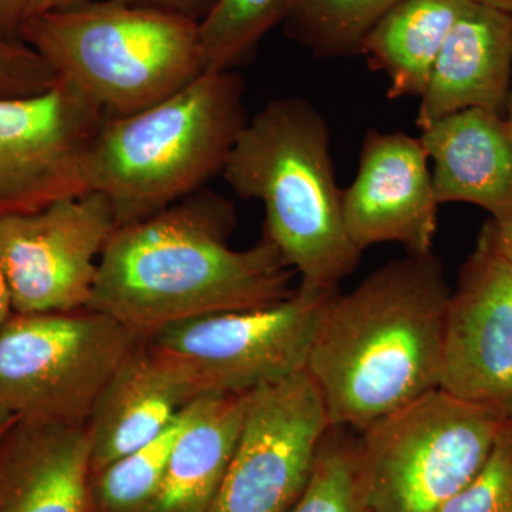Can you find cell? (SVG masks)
<instances>
[{
    "label": "cell",
    "instance_id": "cell-4",
    "mask_svg": "<svg viewBox=\"0 0 512 512\" xmlns=\"http://www.w3.org/2000/svg\"><path fill=\"white\" fill-rule=\"evenodd\" d=\"M235 70L205 72L147 109L107 119L87 157V185L110 201L117 228L153 217L222 174L248 123Z\"/></svg>",
    "mask_w": 512,
    "mask_h": 512
},
{
    "label": "cell",
    "instance_id": "cell-18",
    "mask_svg": "<svg viewBox=\"0 0 512 512\" xmlns=\"http://www.w3.org/2000/svg\"><path fill=\"white\" fill-rule=\"evenodd\" d=\"M247 397L214 394L191 403L147 512H210L237 446Z\"/></svg>",
    "mask_w": 512,
    "mask_h": 512
},
{
    "label": "cell",
    "instance_id": "cell-23",
    "mask_svg": "<svg viewBox=\"0 0 512 512\" xmlns=\"http://www.w3.org/2000/svg\"><path fill=\"white\" fill-rule=\"evenodd\" d=\"M356 433L346 427H329L305 490L286 512H366Z\"/></svg>",
    "mask_w": 512,
    "mask_h": 512
},
{
    "label": "cell",
    "instance_id": "cell-30",
    "mask_svg": "<svg viewBox=\"0 0 512 512\" xmlns=\"http://www.w3.org/2000/svg\"><path fill=\"white\" fill-rule=\"evenodd\" d=\"M13 313L15 311H13L12 293H10L8 278L0 264V329L8 323Z\"/></svg>",
    "mask_w": 512,
    "mask_h": 512
},
{
    "label": "cell",
    "instance_id": "cell-22",
    "mask_svg": "<svg viewBox=\"0 0 512 512\" xmlns=\"http://www.w3.org/2000/svg\"><path fill=\"white\" fill-rule=\"evenodd\" d=\"M190 406L185 407L180 417L156 440L92 474L90 512L150 510L163 483L171 448L190 414Z\"/></svg>",
    "mask_w": 512,
    "mask_h": 512
},
{
    "label": "cell",
    "instance_id": "cell-14",
    "mask_svg": "<svg viewBox=\"0 0 512 512\" xmlns=\"http://www.w3.org/2000/svg\"><path fill=\"white\" fill-rule=\"evenodd\" d=\"M87 424L18 417L0 439V512H90Z\"/></svg>",
    "mask_w": 512,
    "mask_h": 512
},
{
    "label": "cell",
    "instance_id": "cell-8",
    "mask_svg": "<svg viewBox=\"0 0 512 512\" xmlns=\"http://www.w3.org/2000/svg\"><path fill=\"white\" fill-rule=\"evenodd\" d=\"M338 292L299 285L274 305L181 320L146 342L197 399L249 393L305 372L320 319Z\"/></svg>",
    "mask_w": 512,
    "mask_h": 512
},
{
    "label": "cell",
    "instance_id": "cell-19",
    "mask_svg": "<svg viewBox=\"0 0 512 512\" xmlns=\"http://www.w3.org/2000/svg\"><path fill=\"white\" fill-rule=\"evenodd\" d=\"M474 0H400L367 33L362 55L389 77V99L426 92L441 47Z\"/></svg>",
    "mask_w": 512,
    "mask_h": 512
},
{
    "label": "cell",
    "instance_id": "cell-24",
    "mask_svg": "<svg viewBox=\"0 0 512 512\" xmlns=\"http://www.w3.org/2000/svg\"><path fill=\"white\" fill-rule=\"evenodd\" d=\"M437 512H512V417L476 477Z\"/></svg>",
    "mask_w": 512,
    "mask_h": 512
},
{
    "label": "cell",
    "instance_id": "cell-29",
    "mask_svg": "<svg viewBox=\"0 0 512 512\" xmlns=\"http://www.w3.org/2000/svg\"><path fill=\"white\" fill-rule=\"evenodd\" d=\"M87 0H32L29 6L28 19L42 13L55 12V10L72 8ZM26 19V20H28Z\"/></svg>",
    "mask_w": 512,
    "mask_h": 512
},
{
    "label": "cell",
    "instance_id": "cell-27",
    "mask_svg": "<svg viewBox=\"0 0 512 512\" xmlns=\"http://www.w3.org/2000/svg\"><path fill=\"white\" fill-rule=\"evenodd\" d=\"M30 2L32 0H0V37L22 40L20 32L28 19Z\"/></svg>",
    "mask_w": 512,
    "mask_h": 512
},
{
    "label": "cell",
    "instance_id": "cell-16",
    "mask_svg": "<svg viewBox=\"0 0 512 512\" xmlns=\"http://www.w3.org/2000/svg\"><path fill=\"white\" fill-rule=\"evenodd\" d=\"M441 204L466 202L493 215L512 210V126L503 114L470 109L421 130Z\"/></svg>",
    "mask_w": 512,
    "mask_h": 512
},
{
    "label": "cell",
    "instance_id": "cell-26",
    "mask_svg": "<svg viewBox=\"0 0 512 512\" xmlns=\"http://www.w3.org/2000/svg\"><path fill=\"white\" fill-rule=\"evenodd\" d=\"M120 2L200 23L217 5L218 0H120Z\"/></svg>",
    "mask_w": 512,
    "mask_h": 512
},
{
    "label": "cell",
    "instance_id": "cell-9",
    "mask_svg": "<svg viewBox=\"0 0 512 512\" xmlns=\"http://www.w3.org/2000/svg\"><path fill=\"white\" fill-rule=\"evenodd\" d=\"M330 423L308 372L248 393L227 474L210 512H286L305 490Z\"/></svg>",
    "mask_w": 512,
    "mask_h": 512
},
{
    "label": "cell",
    "instance_id": "cell-2",
    "mask_svg": "<svg viewBox=\"0 0 512 512\" xmlns=\"http://www.w3.org/2000/svg\"><path fill=\"white\" fill-rule=\"evenodd\" d=\"M450 295L430 252L394 259L330 299L306 367L330 426L366 429L440 389Z\"/></svg>",
    "mask_w": 512,
    "mask_h": 512
},
{
    "label": "cell",
    "instance_id": "cell-10",
    "mask_svg": "<svg viewBox=\"0 0 512 512\" xmlns=\"http://www.w3.org/2000/svg\"><path fill=\"white\" fill-rule=\"evenodd\" d=\"M116 229L110 201L97 191L63 198L42 210L0 217V264L13 311L87 308L101 254Z\"/></svg>",
    "mask_w": 512,
    "mask_h": 512
},
{
    "label": "cell",
    "instance_id": "cell-5",
    "mask_svg": "<svg viewBox=\"0 0 512 512\" xmlns=\"http://www.w3.org/2000/svg\"><path fill=\"white\" fill-rule=\"evenodd\" d=\"M20 39L107 119L154 106L204 73L197 22L120 0L32 16Z\"/></svg>",
    "mask_w": 512,
    "mask_h": 512
},
{
    "label": "cell",
    "instance_id": "cell-6",
    "mask_svg": "<svg viewBox=\"0 0 512 512\" xmlns=\"http://www.w3.org/2000/svg\"><path fill=\"white\" fill-rule=\"evenodd\" d=\"M511 417L436 389L357 431L366 512H437L466 487Z\"/></svg>",
    "mask_w": 512,
    "mask_h": 512
},
{
    "label": "cell",
    "instance_id": "cell-15",
    "mask_svg": "<svg viewBox=\"0 0 512 512\" xmlns=\"http://www.w3.org/2000/svg\"><path fill=\"white\" fill-rule=\"evenodd\" d=\"M512 77V15L473 2L441 47L426 92L420 97L416 124L481 109L507 110Z\"/></svg>",
    "mask_w": 512,
    "mask_h": 512
},
{
    "label": "cell",
    "instance_id": "cell-11",
    "mask_svg": "<svg viewBox=\"0 0 512 512\" xmlns=\"http://www.w3.org/2000/svg\"><path fill=\"white\" fill-rule=\"evenodd\" d=\"M107 117L72 83L0 99V217L89 191L87 157Z\"/></svg>",
    "mask_w": 512,
    "mask_h": 512
},
{
    "label": "cell",
    "instance_id": "cell-33",
    "mask_svg": "<svg viewBox=\"0 0 512 512\" xmlns=\"http://www.w3.org/2000/svg\"><path fill=\"white\" fill-rule=\"evenodd\" d=\"M505 113H507V116H505V119H507L508 123H510L512 126V77H511L510 94H508L507 110H505Z\"/></svg>",
    "mask_w": 512,
    "mask_h": 512
},
{
    "label": "cell",
    "instance_id": "cell-7",
    "mask_svg": "<svg viewBox=\"0 0 512 512\" xmlns=\"http://www.w3.org/2000/svg\"><path fill=\"white\" fill-rule=\"evenodd\" d=\"M143 336L104 313H13L0 329V406L18 417L87 424Z\"/></svg>",
    "mask_w": 512,
    "mask_h": 512
},
{
    "label": "cell",
    "instance_id": "cell-3",
    "mask_svg": "<svg viewBox=\"0 0 512 512\" xmlns=\"http://www.w3.org/2000/svg\"><path fill=\"white\" fill-rule=\"evenodd\" d=\"M222 177L265 207L266 238L301 285L339 291L363 252L346 231L328 121L303 97L272 100L239 134Z\"/></svg>",
    "mask_w": 512,
    "mask_h": 512
},
{
    "label": "cell",
    "instance_id": "cell-12",
    "mask_svg": "<svg viewBox=\"0 0 512 512\" xmlns=\"http://www.w3.org/2000/svg\"><path fill=\"white\" fill-rule=\"evenodd\" d=\"M440 389L512 417V265L483 231L448 301Z\"/></svg>",
    "mask_w": 512,
    "mask_h": 512
},
{
    "label": "cell",
    "instance_id": "cell-31",
    "mask_svg": "<svg viewBox=\"0 0 512 512\" xmlns=\"http://www.w3.org/2000/svg\"><path fill=\"white\" fill-rule=\"evenodd\" d=\"M18 419L16 414L9 412L5 407L0 406V439L5 436L6 431L9 430V427L15 423V420Z\"/></svg>",
    "mask_w": 512,
    "mask_h": 512
},
{
    "label": "cell",
    "instance_id": "cell-20",
    "mask_svg": "<svg viewBox=\"0 0 512 512\" xmlns=\"http://www.w3.org/2000/svg\"><path fill=\"white\" fill-rule=\"evenodd\" d=\"M400 0H293L285 19L292 40L326 59L362 55L367 33Z\"/></svg>",
    "mask_w": 512,
    "mask_h": 512
},
{
    "label": "cell",
    "instance_id": "cell-32",
    "mask_svg": "<svg viewBox=\"0 0 512 512\" xmlns=\"http://www.w3.org/2000/svg\"><path fill=\"white\" fill-rule=\"evenodd\" d=\"M474 2L504 10V12L511 13L512 15V0H474Z\"/></svg>",
    "mask_w": 512,
    "mask_h": 512
},
{
    "label": "cell",
    "instance_id": "cell-17",
    "mask_svg": "<svg viewBox=\"0 0 512 512\" xmlns=\"http://www.w3.org/2000/svg\"><path fill=\"white\" fill-rule=\"evenodd\" d=\"M195 400L188 383L144 338L107 384L87 421L92 474L156 440Z\"/></svg>",
    "mask_w": 512,
    "mask_h": 512
},
{
    "label": "cell",
    "instance_id": "cell-13",
    "mask_svg": "<svg viewBox=\"0 0 512 512\" xmlns=\"http://www.w3.org/2000/svg\"><path fill=\"white\" fill-rule=\"evenodd\" d=\"M439 202L420 137L369 130L355 181L342 191L343 221L360 252L396 242L409 255L433 252Z\"/></svg>",
    "mask_w": 512,
    "mask_h": 512
},
{
    "label": "cell",
    "instance_id": "cell-25",
    "mask_svg": "<svg viewBox=\"0 0 512 512\" xmlns=\"http://www.w3.org/2000/svg\"><path fill=\"white\" fill-rule=\"evenodd\" d=\"M59 80L56 70L28 43L0 37V99L39 96Z\"/></svg>",
    "mask_w": 512,
    "mask_h": 512
},
{
    "label": "cell",
    "instance_id": "cell-1",
    "mask_svg": "<svg viewBox=\"0 0 512 512\" xmlns=\"http://www.w3.org/2000/svg\"><path fill=\"white\" fill-rule=\"evenodd\" d=\"M235 225L231 202L201 190L117 228L87 308L147 338L181 320L284 301L295 291L293 269L265 235L254 247H229Z\"/></svg>",
    "mask_w": 512,
    "mask_h": 512
},
{
    "label": "cell",
    "instance_id": "cell-21",
    "mask_svg": "<svg viewBox=\"0 0 512 512\" xmlns=\"http://www.w3.org/2000/svg\"><path fill=\"white\" fill-rule=\"evenodd\" d=\"M293 0H218L198 23L205 72H231L254 56L269 30L284 23Z\"/></svg>",
    "mask_w": 512,
    "mask_h": 512
},
{
    "label": "cell",
    "instance_id": "cell-28",
    "mask_svg": "<svg viewBox=\"0 0 512 512\" xmlns=\"http://www.w3.org/2000/svg\"><path fill=\"white\" fill-rule=\"evenodd\" d=\"M483 232L495 251L512 265V210L485 225Z\"/></svg>",
    "mask_w": 512,
    "mask_h": 512
}]
</instances>
